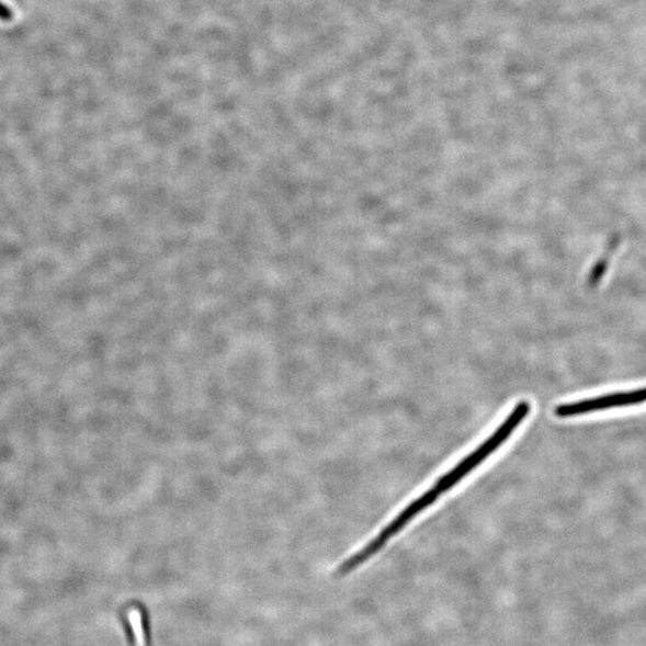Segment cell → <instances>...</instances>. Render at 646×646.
<instances>
[{"mask_svg":"<svg viewBox=\"0 0 646 646\" xmlns=\"http://www.w3.org/2000/svg\"><path fill=\"white\" fill-rule=\"evenodd\" d=\"M530 412L531 404L529 401H520L507 417L505 423L500 424L491 437L483 442L476 451H473L465 458L461 460L455 467L445 473L437 484L430 487V490L408 505L371 543H367L361 551L355 552L350 557L351 565L354 568H361L364 563L376 556L408 523L413 521L432 505L437 503L442 495L451 491L454 486L463 481L473 471H476L485 463L486 458H489L496 453L523 423V420Z\"/></svg>","mask_w":646,"mask_h":646,"instance_id":"6da1fadb","label":"cell"},{"mask_svg":"<svg viewBox=\"0 0 646 646\" xmlns=\"http://www.w3.org/2000/svg\"><path fill=\"white\" fill-rule=\"evenodd\" d=\"M132 608H134L136 613L138 622L136 624L139 632L136 631L135 625L132 624L129 617L123 612L122 624L127 642L131 646H154L150 613L143 603H132Z\"/></svg>","mask_w":646,"mask_h":646,"instance_id":"7a4b0ae2","label":"cell"},{"mask_svg":"<svg viewBox=\"0 0 646 646\" xmlns=\"http://www.w3.org/2000/svg\"><path fill=\"white\" fill-rule=\"evenodd\" d=\"M12 19V11L5 4L0 2V20L10 21Z\"/></svg>","mask_w":646,"mask_h":646,"instance_id":"3957f363","label":"cell"}]
</instances>
